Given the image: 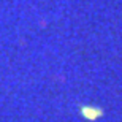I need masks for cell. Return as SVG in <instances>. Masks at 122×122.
Here are the masks:
<instances>
[{"label":"cell","instance_id":"6da1fadb","mask_svg":"<svg viewBox=\"0 0 122 122\" xmlns=\"http://www.w3.org/2000/svg\"><path fill=\"white\" fill-rule=\"evenodd\" d=\"M82 116L86 119H91V121H95V119H98L100 116H102V109L98 108H91V106H84V108L81 109Z\"/></svg>","mask_w":122,"mask_h":122}]
</instances>
